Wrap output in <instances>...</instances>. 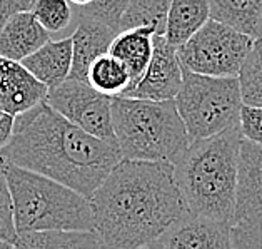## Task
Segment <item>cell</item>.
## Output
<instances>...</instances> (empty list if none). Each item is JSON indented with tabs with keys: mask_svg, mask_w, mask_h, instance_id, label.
Wrapping results in <instances>:
<instances>
[{
	"mask_svg": "<svg viewBox=\"0 0 262 249\" xmlns=\"http://www.w3.org/2000/svg\"><path fill=\"white\" fill-rule=\"evenodd\" d=\"M89 202L105 249H140L189 213L170 162L122 159Z\"/></svg>",
	"mask_w": 262,
	"mask_h": 249,
	"instance_id": "obj_1",
	"label": "cell"
},
{
	"mask_svg": "<svg viewBox=\"0 0 262 249\" xmlns=\"http://www.w3.org/2000/svg\"><path fill=\"white\" fill-rule=\"evenodd\" d=\"M9 164L37 172L91 197L122 161L117 144L95 139L42 102L15 117Z\"/></svg>",
	"mask_w": 262,
	"mask_h": 249,
	"instance_id": "obj_2",
	"label": "cell"
},
{
	"mask_svg": "<svg viewBox=\"0 0 262 249\" xmlns=\"http://www.w3.org/2000/svg\"><path fill=\"white\" fill-rule=\"evenodd\" d=\"M239 126L194 140L174 162V177L189 213L234 226Z\"/></svg>",
	"mask_w": 262,
	"mask_h": 249,
	"instance_id": "obj_3",
	"label": "cell"
},
{
	"mask_svg": "<svg viewBox=\"0 0 262 249\" xmlns=\"http://www.w3.org/2000/svg\"><path fill=\"white\" fill-rule=\"evenodd\" d=\"M112 126L127 161L174 164L190 146L174 100L112 97Z\"/></svg>",
	"mask_w": 262,
	"mask_h": 249,
	"instance_id": "obj_4",
	"label": "cell"
},
{
	"mask_svg": "<svg viewBox=\"0 0 262 249\" xmlns=\"http://www.w3.org/2000/svg\"><path fill=\"white\" fill-rule=\"evenodd\" d=\"M17 234L35 231H95L87 197L37 172L9 164L4 171Z\"/></svg>",
	"mask_w": 262,
	"mask_h": 249,
	"instance_id": "obj_5",
	"label": "cell"
},
{
	"mask_svg": "<svg viewBox=\"0 0 262 249\" xmlns=\"http://www.w3.org/2000/svg\"><path fill=\"white\" fill-rule=\"evenodd\" d=\"M174 102L190 142L239 126L244 106L237 77H209L185 69Z\"/></svg>",
	"mask_w": 262,
	"mask_h": 249,
	"instance_id": "obj_6",
	"label": "cell"
},
{
	"mask_svg": "<svg viewBox=\"0 0 262 249\" xmlns=\"http://www.w3.org/2000/svg\"><path fill=\"white\" fill-rule=\"evenodd\" d=\"M254 39L239 34L215 20L177 49L185 70L209 77H237Z\"/></svg>",
	"mask_w": 262,
	"mask_h": 249,
	"instance_id": "obj_7",
	"label": "cell"
},
{
	"mask_svg": "<svg viewBox=\"0 0 262 249\" xmlns=\"http://www.w3.org/2000/svg\"><path fill=\"white\" fill-rule=\"evenodd\" d=\"M46 102L89 136L117 144L112 126V97L97 92L87 82L67 79L60 86L49 89Z\"/></svg>",
	"mask_w": 262,
	"mask_h": 249,
	"instance_id": "obj_8",
	"label": "cell"
},
{
	"mask_svg": "<svg viewBox=\"0 0 262 249\" xmlns=\"http://www.w3.org/2000/svg\"><path fill=\"white\" fill-rule=\"evenodd\" d=\"M184 69L177 47L170 46L164 35H154V50L140 82L125 95L145 100H174L182 86Z\"/></svg>",
	"mask_w": 262,
	"mask_h": 249,
	"instance_id": "obj_9",
	"label": "cell"
},
{
	"mask_svg": "<svg viewBox=\"0 0 262 249\" xmlns=\"http://www.w3.org/2000/svg\"><path fill=\"white\" fill-rule=\"evenodd\" d=\"M165 249H232V226L187 213L161 238Z\"/></svg>",
	"mask_w": 262,
	"mask_h": 249,
	"instance_id": "obj_10",
	"label": "cell"
},
{
	"mask_svg": "<svg viewBox=\"0 0 262 249\" xmlns=\"http://www.w3.org/2000/svg\"><path fill=\"white\" fill-rule=\"evenodd\" d=\"M49 89L20 62L0 57V111L9 116L29 112L47 99Z\"/></svg>",
	"mask_w": 262,
	"mask_h": 249,
	"instance_id": "obj_11",
	"label": "cell"
},
{
	"mask_svg": "<svg viewBox=\"0 0 262 249\" xmlns=\"http://www.w3.org/2000/svg\"><path fill=\"white\" fill-rule=\"evenodd\" d=\"M262 213V146L242 137L237 162L234 226Z\"/></svg>",
	"mask_w": 262,
	"mask_h": 249,
	"instance_id": "obj_12",
	"label": "cell"
},
{
	"mask_svg": "<svg viewBox=\"0 0 262 249\" xmlns=\"http://www.w3.org/2000/svg\"><path fill=\"white\" fill-rule=\"evenodd\" d=\"M117 32L108 25L85 15H79L77 29L72 34V69L69 79L87 82L91 64L100 55L108 54Z\"/></svg>",
	"mask_w": 262,
	"mask_h": 249,
	"instance_id": "obj_13",
	"label": "cell"
},
{
	"mask_svg": "<svg viewBox=\"0 0 262 249\" xmlns=\"http://www.w3.org/2000/svg\"><path fill=\"white\" fill-rule=\"evenodd\" d=\"M50 40V34L30 10L12 15L0 30V57L22 62Z\"/></svg>",
	"mask_w": 262,
	"mask_h": 249,
	"instance_id": "obj_14",
	"label": "cell"
},
{
	"mask_svg": "<svg viewBox=\"0 0 262 249\" xmlns=\"http://www.w3.org/2000/svg\"><path fill=\"white\" fill-rule=\"evenodd\" d=\"M154 35L156 30L152 27H136L119 32L112 40L108 54L124 64L130 77V87L122 97H125L142 79L154 50Z\"/></svg>",
	"mask_w": 262,
	"mask_h": 249,
	"instance_id": "obj_15",
	"label": "cell"
},
{
	"mask_svg": "<svg viewBox=\"0 0 262 249\" xmlns=\"http://www.w3.org/2000/svg\"><path fill=\"white\" fill-rule=\"evenodd\" d=\"M20 64L47 89L60 86L72 69V37L49 40Z\"/></svg>",
	"mask_w": 262,
	"mask_h": 249,
	"instance_id": "obj_16",
	"label": "cell"
},
{
	"mask_svg": "<svg viewBox=\"0 0 262 249\" xmlns=\"http://www.w3.org/2000/svg\"><path fill=\"white\" fill-rule=\"evenodd\" d=\"M209 18V0H172L165 22V40L179 49L197 34Z\"/></svg>",
	"mask_w": 262,
	"mask_h": 249,
	"instance_id": "obj_17",
	"label": "cell"
},
{
	"mask_svg": "<svg viewBox=\"0 0 262 249\" xmlns=\"http://www.w3.org/2000/svg\"><path fill=\"white\" fill-rule=\"evenodd\" d=\"M262 0H209L210 20L259 39Z\"/></svg>",
	"mask_w": 262,
	"mask_h": 249,
	"instance_id": "obj_18",
	"label": "cell"
},
{
	"mask_svg": "<svg viewBox=\"0 0 262 249\" xmlns=\"http://www.w3.org/2000/svg\"><path fill=\"white\" fill-rule=\"evenodd\" d=\"M14 249H105L95 231H35L17 234Z\"/></svg>",
	"mask_w": 262,
	"mask_h": 249,
	"instance_id": "obj_19",
	"label": "cell"
},
{
	"mask_svg": "<svg viewBox=\"0 0 262 249\" xmlns=\"http://www.w3.org/2000/svg\"><path fill=\"white\" fill-rule=\"evenodd\" d=\"M87 84L108 97H122L130 87V77L122 62L111 54H105L91 64Z\"/></svg>",
	"mask_w": 262,
	"mask_h": 249,
	"instance_id": "obj_20",
	"label": "cell"
},
{
	"mask_svg": "<svg viewBox=\"0 0 262 249\" xmlns=\"http://www.w3.org/2000/svg\"><path fill=\"white\" fill-rule=\"evenodd\" d=\"M170 4L172 0H130L119 22V32L136 27H152L156 35H164Z\"/></svg>",
	"mask_w": 262,
	"mask_h": 249,
	"instance_id": "obj_21",
	"label": "cell"
},
{
	"mask_svg": "<svg viewBox=\"0 0 262 249\" xmlns=\"http://www.w3.org/2000/svg\"><path fill=\"white\" fill-rule=\"evenodd\" d=\"M244 106L262 107V37L254 39L237 75Z\"/></svg>",
	"mask_w": 262,
	"mask_h": 249,
	"instance_id": "obj_22",
	"label": "cell"
},
{
	"mask_svg": "<svg viewBox=\"0 0 262 249\" xmlns=\"http://www.w3.org/2000/svg\"><path fill=\"white\" fill-rule=\"evenodd\" d=\"M30 12L49 34L67 29L72 20L69 0H34Z\"/></svg>",
	"mask_w": 262,
	"mask_h": 249,
	"instance_id": "obj_23",
	"label": "cell"
},
{
	"mask_svg": "<svg viewBox=\"0 0 262 249\" xmlns=\"http://www.w3.org/2000/svg\"><path fill=\"white\" fill-rule=\"evenodd\" d=\"M130 0H94L87 7L79 9V15H85L108 25L119 34V22L129 7Z\"/></svg>",
	"mask_w": 262,
	"mask_h": 249,
	"instance_id": "obj_24",
	"label": "cell"
},
{
	"mask_svg": "<svg viewBox=\"0 0 262 249\" xmlns=\"http://www.w3.org/2000/svg\"><path fill=\"white\" fill-rule=\"evenodd\" d=\"M232 249H262V213L232 226Z\"/></svg>",
	"mask_w": 262,
	"mask_h": 249,
	"instance_id": "obj_25",
	"label": "cell"
},
{
	"mask_svg": "<svg viewBox=\"0 0 262 249\" xmlns=\"http://www.w3.org/2000/svg\"><path fill=\"white\" fill-rule=\"evenodd\" d=\"M17 239V229L14 222V206H12L10 191L5 176L0 174V241L14 244Z\"/></svg>",
	"mask_w": 262,
	"mask_h": 249,
	"instance_id": "obj_26",
	"label": "cell"
},
{
	"mask_svg": "<svg viewBox=\"0 0 262 249\" xmlns=\"http://www.w3.org/2000/svg\"><path fill=\"white\" fill-rule=\"evenodd\" d=\"M239 129L244 139L262 146V107L242 106L239 114Z\"/></svg>",
	"mask_w": 262,
	"mask_h": 249,
	"instance_id": "obj_27",
	"label": "cell"
},
{
	"mask_svg": "<svg viewBox=\"0 0 262 249\" xmlns=\"http://www.w3.org/2000/svg\"><path fill=\"white\" fill-rule=\"evenodd\" d=\"M34 0H0V30L12 15L30 10Z\"/></svg>",
	"mask_w": 262,
	"mask_h": 249,
	"instance_id": "obj_28",
	"label": "cell"
},
{
	"mask_svg": "<svg viewBox=\"0 0 262 249\" xmlns=\"http://www.w3.org/2000/svg\"><path fill=\"white\" fill-rule=\"evenodd\" d=\"M14 124H15L14 116L4 114V116L0 117V151L10 142L12 134H14Z\"/></svg>",
	"mask_w": 262,
	"mask_h": 249,
	"instance_id": "obj_29",
	"label": "cell"
},
{
	"mask_svg": "<svg viewBox=\"0 0 262 249\" xmlns=\"http://www.w3.org/2000/svg\"><path fill=\"white\" fill-rule=\"evenodd\" d=\"M140 249H165V246L161 242V239H157V241H154V242H150V244L142 246Z\"/></svg>",
	"mask_w": 262,
	"mask_h": 249,
	"instance_id": "obj_30",
	"label": "cell"
},
{
	"mask_svg": "<svg viewBox=\"0 0 262 249\" xmlns=\"http://www.w3.org/2000/svg\"><path fill=\"white\" fill-rule=\"evenodd\" d=\"M94 0H69V4H74L77 9H82V7H87L89 4H92Z\"/></svg>",
	"mask_w": 262,
	"mask_h": 249,
	"instance_id": "obj_31",
	"label": "cell"
},
{
	"mask_svg": "<svg viewBox=\"0 0 262 249\" xmlns=\"http://www.w3.org/2000/svg\"><path fill=\"white\" fill-rule=\"evenodd\" d=\"M7 165H9L7 157H5L4 151H0V174H4V171L7 169Z\"/></svg>",
	"mask_w": 262,
	"mask_h": 249,
	"instance_id": "obj_32",
	"label": "cell"
},
{
	"mask_svg": "<svg viewBox=\"0 0 262 249\" xmlns=\"http://www.w3.org/2000/svg\"><path fill=\"white\" fill-rule=\"evenodd\" d=\"M0 249H14V244L7 241H0Z\"/></svg>",
	"mask_w": 262,
	"mask_h": 249,
	"instance_id": "obj_33",
	"label": "cell"
},
{
	"mask_svg": "<svg viewBox=\"0 0 262 249\" xmlns=\"http://www.w3.org/2000/svg\"><path fill=\"white\" fill-rule=\"evenodd\" d=\"M259 35L262 37V12H260V29H259ZM259 37V39H260Z\"/></svg>",
	"mask_w": 262,
	"mask_h": 249,
	"instance_id": "obj_34",
	"label": "cell"
},
{
	"mask_svg": "<svg viewBox=\"0 0 262 249\" xmlns=\"http://www.w3.org/2000/svg\"><path fill=\"white\" fill-rule=\"evenodd\" d=\"M2 116H4V112H2V111H0V117H2Z\"/></svg>",
	"mask_w": 262,
	"mask_h": 249,
	"instance_id": "obj_35",
	"label": "cell"
}]
</instances>
